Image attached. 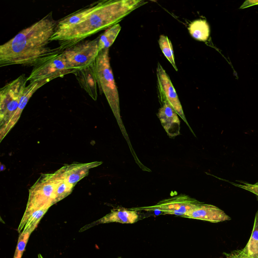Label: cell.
<instances>
[{
    "mask_svg": "<svg viewBox=\"0 0 258 258\" xmlns=\"http://www.w3.org/2000/svg\"><path fill=\"white\" fill-rule=\"evenodd\" d=\"M102 163L100 161L87 163H72L65 165L58 170L69 183L75 185L78 182L88 174L91 169L98 166Z\"/></svg>",
    "mask_w": 258,
    "mask_h": 258,
    "instance_id": "4fadbf2b",
    "label": "cell"
},
{
    "mask_svg": "<svg viewBox=\"0 0 258 258\" xmlns=\"http://www.w3.org/2000/svg\"><path fill=\"white\" fill-rule=\"evenodd\" d=\"M159 45L162 53L172 64L174 69L177 71V68L174 60L173 47L171 41L167 36L161 35L158 40Z\"/></svg>",
    "mask_w": 258,
    "mask_h": 258,
    "instance_id": "44dd1931",
    "label": "cell"
},
{
    "mask_svg": "<svg viewBox=\"0 0 258 258\" xmlns=\"http://www.w3.org/2000/svg\"><path fill=\"white\" fill-rule=\"evenodd\" d=\"M156 72L160 100L167 101L193 133L186 119L179 99L171 81L160 63H158Z\"/></svg>",
    "mask_w": 258,
    "mask_h": 258,
    "instance_id": "9c48e42d",
    "label": "cell"
},
{
    "mask_svg": "<svg viewBox=\"0 0 258 258\" xmlns=\"http://www.w3.org/2000/svg\"><path fill=\"white\" fill-rule=\"evenodd\" d=\"M57 184L56 172L42 174L29 189L26 210L17 229L20 233L23 230L30 215L35 211L49 209L56 203L55 187Z\"/></svg>",
    "mask_w": 258,
    "mask_h": 258,
    "instance_id": "277c9868",
    "label": "cell"
},
{
    "mask_svg": "<svg viewBox=\"0 0 258 258\" xmlns=\"http://www.w3.org/2000/svg\"><path fill=\"white\" fill-rule=\"evenodd\" d=\"M27 81L25 75L22 74L1 89L0 133L15 113Z\"/></svg>",
    "mask_w": 258,
    "mask_h": 258,
    "instance_id": "8992f818",
    "label": "cell"
},
{
    "mask_svg": "<svg viewBox=\"0 0 258 258\" xmlns=\"http://www.w3.org/2000/svg\"><path fill=\"white\" fill-rule=\"evenodd\" d=\"M121 30L120 25L117 23L109 28L98 38V44L99 51L109 48L115 41Z\"/></svg>",
    "mask_w": 258,
    "mask_h": 258,
    "instance_id": "e0dca14e",
    "label": "cell"
},
{
    "mask_svg": "<svg viewBox=\"0 0 258 258\" xmlns=\"http://www.w3.org/2000/svg\"><path fill=\"white\" fill-rule=\"evenodd\" d=\"M248 255L258 258V210L255 215L253 229L245 246L241 249Z\"/></svg>",
    "mask_w": 258,
    "mask_h": 258,
    "instance_id": "ac0fdd59",
    "label": "cell"
},
{
    "mask_svg": "<svg viewBox=\"0 0 258 258\" xmlns=\"http://www.w3.org/2000/svg\"><path fill=\"white\" fill-rule=\"evenodd\" d=\"M183 217L218 223L231 220V218L218 207L201 202Z\"/></svg>",
    "mask_w": 258,
    "mask_h": 258,
    "instance_id": "8fae6325",
    "label": "cell"
},
{
    "mask_svg": "<svg viewBox=\"0 0 258 258\" xmlns=\"http://www.w3.org/2000/svg\"><path fill=\"white\" fill-rule=\"evenodd\" d=\"M57 23L52 12L0 46V66H34L40 59L56 51L47 46Z\"/></svg>",
    "mask_w": 258,
    "mask_h": 258,
    "instance_id": "6da1fadb",
    "label": "cell"
},
{
    "mask_svg": "<svg viewBox=\"0 0 258 258\" xmlns=\"http://www.w3.org/2000/svg\"><path fill=\"white\" fill-rule=\"evenodd\" d=\"M98 38L80 42L62 51L67 63L75 72L95 61L99 52Z\"/></svg>",
    "mask_w": 258,
    "mask_h": 258,
    "instance_id": "52a82bcc",
    "label": "cell"
},
{
    "mask_svg": "<svg viewBox=\"0 0 258 258\" xmlns=\"http://www.w3.org/2000/svg\"><path fill=\"white\" fill-rule=\"evenodd\" d=\"M232 184L242 188L243 189L248 190L254 194L258 197V186L254 184H251L247 183H243V184H236L235 183H231Z\"/></svg>",
    "mask_w": 258,
    "mask_h": 258,
    "instance_id": "603a6c76",
    "label": "cell"
},
{
    "mask_svg": "<svg viewBox=\"0 0 258 258\" xmlns=\"http://www.w3.org/2000/svg\"><path fill=\"white\" fill-rule=\"evenodd\" d=\"M188 30L191 36L197 40L205 41L209 38L210 28L206 20H197L192 22Z\"/></svg>",
    "mask_w": 258,
    "mask_h": 258,
    "instance_id": "2e32d148",
    "label": "cell"
},
{
    "mask_svg": "<svg viewBox=\"0 0 258 258\" xmlns=\"http://www.w3.org/2000/svg\"><path fill=\"white\" fill-rule=\"evenodd\" d=\"M39 258H43L42 256L39 254H38Z\"/></svg>",
    "mask_w": 258,
    "mask_h": 258,
    "instance_id": "cb8c5ba5",
    "label": "cell"
},
{
    "mask_svg": "<svg viewBox=\"0 0 258 258\" xmlns=\"http://www.w3.org/2000/svg\"><path fill=\"white\" fill-rule=\"evenodd\" d=\"M75 72L67 63L62 52L56 49L52 53L42 57L34 65L27 80L30 83L46 84L56 78Z\"/></svg>",
    "mask_w": 258,
    "mask_h": 258,
    "instance_id": "5b68a950",
    "label": "cell"
},
{
    "mask_svg": "<svg viewBox=\"0 0 258 258\" xmlns=\"http://www.w3.org/2000/svg\"><path fill=\"white\" fill-rule=\"evenodd\" d=\"M55 172L57 175L55 196L56 201L57 203L71 194L75 185L69 183L59 170L56 171Z\"/></svg>",
    "mask_w": 258,
    "mask_h": 258,
    "instance_id": "d6986e66",
    "label": "cell"
},
{
    "mask_svg": "<svg viewBox=\"0 0 258 258\" xmlns=\"http://www.w3.org/2000/svg\"><path fill=\"white\" fill-rule=\"evenodd\" d=\"M201 202L185 195H180L159 201L157 204L150 206L133 208L137 211H159L165 214L174 215L183 217Z\"/></svg>",
    "mask_w": 258,
    "mask_h": 258,
    "instance_id": "ba28073f",
    "label": "cell"
},
{
    "mask_svg": "<svg viewBox=\"0 0 258 258\" xmlns=\"http://www.w3.org/2000/svg\"><path fill=\"white\" fill-rule=\"evenodd\" d=\"M95 63V61L86 68L76 71L74 74L80 86L94 100H96L98 83Z\"/></svg>",
    "mask_w": 258,
    "mask_h": 258,
    "instance_id": "9a60e30c",
    "label": "cell"
},
{
    "mask_svg": "<svg viewBox=\"0 0 258 258\" xmlns=\"http://www.w3.org/2000/svg\"><path fill=\"white\" fill-rule=\"evenodd\" d=\"M38 224H33L24 229L19 234L17 245L13 258H21L25 251L26 244L32 232L37 227Z\"/></svg>",
    "mask_w": 258,
    "mask_h": 258,
    "instance_id": "ffe728a7",
    "label": "cell"
},
{
    "mask_svg": "<svg viewBox=\"0 0 258 258\" xmlns=\"http://www.w3.org/2000/svg\"><path fill=\"white\" fill-rule=\"evenodd\" d=\"M45 84V83L43 82H33L30 83L28 86H26L15 113L11 118L3 131L0 133L1 142L17 123L20 117L23 110L32 95L36 90Z\"/></svg>",
    "mask_w": 258,
    "mask_h": 258,
    "instance_id": "5bb4252c",
    "label": "cell"
},
{
    "mask_svg": "<svg viewBox=\"0 0 258 258\" xmlns=\"http://www.w3.org/2000/svg\"><path fill=\"white\" fill-rule=\"evenodd\" d=\"M226 258H254L244 253L241 249L234 250L229 253H223Z\"/></svg>",
    "mask_w": 258,
    "mask_h": 258,
    "instance_id": "7402d4cb",
    "label": "cell"
},
{
    "mask_svg": "<svg viewBox=\"0 0 258 258\" xmlns=\"http://www.w3.org/2000/svg\"><path fill=\"white\" fill-rule=\"evenodd\" d=\"M254 184H255V185H257V186H258V182H257L256 183H255Z\"/></svg>",
    "mask_w": 258,
    "mask_h": 258,
    "instance_id": "d4e9b609",
    "label": "cell"
},
{
    "mask_svg": "<svg viewBox=\"0 0 258 258\" xmlns=\"http://www.w3.org/2000/svg\"><path fill=\"white\" fill-rule=\"evenodd\" d=\"M95 66L100 91L104 93L121 131L128 143L132 154L134 158L137 159V155L130 142L120 117L119 95L110 64L109 48L99 51L95 60Z\"/></svg>",
    "mask_w": 258,
    "mask_h": 258,
    "instance_id": "3957f363",
    "label": "cell"
},
{
    "mask_svg": "<svg viewBox=\"0 0 258 258\" xmlns=\"http://www.w3.org/2000/svg\"><path fill=\"white\" fill-rule=\"evenodd\" d=\"M139 220V215L137 211L124 208H114L108 214L101 218L86 225L80 229L82 232L100 224L119 223L122 224H133Z\"/></svg>",
    "mask_w": 258,
    "mask_h": 258,
    "instance_id": "30bf717a",
    "label": "cell"
},
{
    "mask_svg": "<svg viewBox=\"0 0 258 258\" xmlns=\"http://www.w3.org/2000/svg\"><path fill=\"white\" fill-rule=\"evenodd\" d=\"M147 2L142 0H104L81 22L70 27L56 30L50 41H57L56 49L62 52L86 37L120 21L132 11Z\"/></svg>",
    "mask_w": 258,
    "mask_h": 258,
    "instance_id": "7a4b0ae2",
    "label": "cell"
},
{
    "mask_svg": "<svg viewBox=\"0 0 258 258\" xmlns=\"http://www.w3.org/2000/svg\"><path fill=\"white\" fill-rule=\"evenodd\" d=\"M117 258H122V257H117Z\"/></svg>",
    "mask_w": 258,
    "mask_h": 258,
    "instance_id": "484cf974",
    "label": "cell"
},
{
    "mask_svg": "<svg viewBox=\"0 0 258 258\" xmlns=\"http://www.w3.org/2000/svg\"><path fill=\"white\" fill-rule=\"evenodd\" d=\"M162 102L157 116L167 135L170 137L177 136L180 134L178 115L167 101Z\"/></svg>",
    "mask_w": 258,
    "mask_h": 258,
    "instance_id": "7c38bea8",
    "label": "cell"
}]
</instances>
